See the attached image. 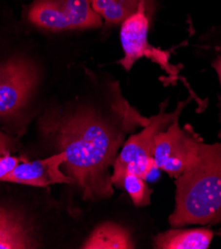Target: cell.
I'll return each instance as SVG.
<instances>
[{"instance_id": "obj_1", "label": "cell", "mask_w": 221, "mask_h": 249, "mask_svg": "<svg viewBox=\"0 0 221 249\" xmlns=\"http://www.w3.org/2000/svg\"><path fill=\"white\" fill-rule=\"evenodd\" d=\"M55 131L68 176L83 192L86 201L113 196L110 167L118 156L124 135L95 110L80 108L48 126Z\"/></svg>"}, {"instance_id": "obj_2", "label": "cell", "mask_w": 221, "mask_h": 249, "mask_svg": "<svg viewBox=\"0 0 221 249\" xmlns=\"http://www.w3.org/2000/svg\"><path fill=\"white\" fill-rule=\"evenodd\" d=\"M174 228L221 221V144L200 142L192 164L177 178Z\"/></svg>"}, {"instance_id": "obj_3", "label": "cell", "mask_w": 221, "mask_h": 249, "mask_svg": "<svg viewBox=\"0 0 221 249\" xmlns=\"http://www.w3.org/2000/svg\"><path fill=\"white\" fill-rule=\"evenodd\" d=\"M187 102L180 103L174 112H165V105L161 107L159 114L147 118L144 128L138 134L131 136L117 156L113 168L111 181L113 186L121 187L126 173L135 174L142 179H146L157 167L154 159L156 136L165 130L173 121L180 117Z\"/></svg>"}, {"instance_id": "obj_4", "label": "cell", "mask_w": 221, "mask_h": 249, "mask_svg": "<svg viewBox=\"0 0 221 249\" xmlns=\"http://www.w3.org/2000/svg\"><path fill=\"white\" fill-rule=\"evenodd\" d=\"M28 18L36 26L54 32L96 28L103 24L91 0H34Z\"/></svg>"}, {"instance_id": "obj_5", "label": "cell", "mask_w": 221, "mask_h": 249, "mask_svg": "<svg viewBox=\"0 0 221 249\" xmlns=\"http://www.w3.org/2000/svg\"><path fill=\"white\" fill-rule=\"evenodd\" d=\"M145 3V0H142L137 12L121 23V42L124 57L119 64L126 71H130L139 59L145 57L158 64L167 73L169 81L176 82L180 79L179 70L170 64L169 53L153 47L147 41L150 17L146 13Z\"/></svg>"}, {"instance_id": "obj_6", "label": "cell", "mask_w": 221, "mask_h": 249, "mask_svg": "<svg viewBox=\"0 0 221 249\" xmlns=\"http://www.w3.org/2000/svg\"><path fill=\"white\" fill-rule=\"evenodd\" d=\"M38 81L33 65L12 59L0 66V116L14 114L26 105Z\"/></svg>"}, {"instance_id": "obj_7", "label": "cell", "mask_w": 221, "mask_h": 249, "mask_svg": "<svg viewBox=\"0 0 221 249\" xmlns=\"http://www.w3.org/2000/svg\"><path fill=\"white\" fill-rule=\"evenodd\" d=\"M65 159V153L60 151L58 154L42 160L18 164L1 182L39 188L55 184H74V180L66 176L60 169Z\"/></svg>"}, {"instance_id": "obj_8", "label": "cell", "mask_w": 221, "mask_h": 249, "mask_svg": "<svg viewBox=\"0 0 221 249\" xmlns=\"http://www.w3.org/2000/svg\"><path fill=\"white\" fill-rule=\"evenodd\" d=\"M214 232L209 229L173 230L160 233L155 238V247L159 249H206Z\"/></svg>"}, {"instance_id": "obj_9", "label": "cell", "mask_w": 221, "mask_h": 249, "mask_svg": "<svg viewBox=\"0 0 221 249\" xmlns=\"http://www.w3.org/2000/svg\"><path fill=\"white\" fill-rule=\"evenodd\" d=\"M135 244L130 232L115 222L98 226L83 243L84 249H131Z\"/></svg>"}, {"instance_id": "obj_10", "label": "cell", "mask_w": 221, "mask_h": 249, "mask_svg": "<svg viewBox=\"0 0 221 249\" xmlns=\"http://www.w3.org/2000/svg\"><path fill=\"white\" fill-rule=\"evenodd\" d=\"M142 0H91L93 9L107 26L121 24L137 12Z\"/></svg>"}, {"instance_id": "obj_11", "label": "cell", "mask_w": 221, "mask_h": 249, "mask_svg": "<svg viewBox=\"0 0 221 249\" xmlns=\"http://www.w3.org/2000/svg\"><path fill=\"white\" fill-rule=\"evenodd\" d=\"M179 118H176L173 123L163 131H161L155 139L154 159L158 168H161L162 165L169 158L171 152L183 134V129L179 124Z\"/></svg>"}, {"instance_id": "obj_12", "label": "cell", "mask_w": 221, "mask_h": 249, "mask_svg": "<svg viewBox=\"0 0 221 249\" xmlns=\"http://www.w3.org/2000/svg\"><path fill=\"white\" fill-rule=\"evenodd\" d=\"M121 188H124L137 207H144L151 204L152 191L146 185L145 180L135 174L126 173Z\"/></svg>"}, {"instance_id": "obj_13", "label": "cell", "mask_w": 221, "mask_h": 249, "mask_svg": "<svg viewBox=\"0 0 221 249\" xmlns=\"http://www.w3.org/2000/svg\"><path fill=\"white\" fill-rule=\"evenodd\" d=\"M20 160L17 157H13L5 155L3 157H0V182L2 181L4 177H6L8 174L19 164Z\"/></svg>"}, {"instance_id": "obj_14", "label": "cell", "mask_w": 221, "mask_h": 249, "mask_svg": "<svg viewBox=\"0 0 221 249\" xmlns=\"http://www.w3.org/2000/svg\"><path fill=\"white\" fill-rule=\"evenodd\" d=\"M8 147H9L8 139L4 135L0 134V157H3L9 154Z\"/></svg>"}, {"instance_id": "obj_15", "label": "cell", "mask_w": 221, "mask_h": 249, "mask_svg": "<svg viewBox=\"0 0 221 249\" xmlns=\"http://www.w3.org/2000/svg\"><path fill=\"white\" fill-rule=\"evenodd\" d=\"M213 68L216 70L218 78H219V82L221 85V57H219L214 63H213Z\"/></svg>"}, {"instance_id": "obj_16", "label": "cell", "mask_w": 221, "mask_h": 249, "mask_svg": "<svg viewBox=\"0 0 221 249\" xmlns=\"http://www.w3.org/2000/svg\"><path fill=\"white\" fill-rule=\"evenodd\" d=\"M8 211L7 210H4V209H1L0 208V222H1V220L4 218V216L7 214Z\"/></svg>"}]
</instances>
